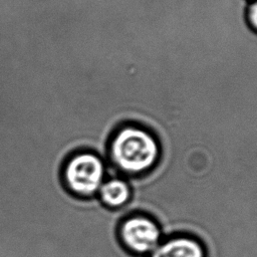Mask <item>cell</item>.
<instances>
[{
  "label": "cell",
  "instance_id": "5",
  "mask_svg": "<svg viewBox=\"0 0 257 257\" xmlns=\"http://www.w3.org/2000/svg\"><path fill=\"white\" fill-rule=\"evenodd\" d=\"M96 197L104 207L118 208L128 201L131 190L125 181L113 178L104 180Z\"/></svg>",
  "mask_w": 257,
  "mask_h": 257
},
{
  "label": "cell",
  "instance_id": "3",
  "mask_svg": "<svg viewBox=\"0 0 257 257\" xmlns=\"http://www.w3.org/2000/svg\"><path fill=\"white\" fill-rule=\"evenodd\" d=\"M119 237L128 250L141 254L149 253L161 243V230L152 219L133 216L121 223Z\"/></svg>",
  "mask_w": 257,
  "mask_h": 257
},
{
  "label": "cell",
  "instance_id": "2",
  "mask_svg": "<svg viewBox=\"0 0 257 257\" xmlns=\"http://www.w3.org/2000/svg\"><path fill=\"white\" fill-rule=\"evenodd\" d=\"M105 163L92 152H80L73 155L63 169V181L67 189L74 195L90 198L104 182Z\"/></svg>",
  "mask_w": 257,
  "mask_h": 257
},
{
  "label": "cell",
  "instance_id": "1",
  "mask_svg": "<svg viewBox=\"0 0 257 257\" xmlns=\"http://www.w3.org/2000/svg\"><path fill=\"white\" fill-rule=\"evenodd\" d=\"M107 154L118 170L127 174H140L155 166L160 156V147L150 132L128 125L112 136Z\"/></svg>",
  "mask_w": 257,
  "mask_h": 257
},
{
  "label": "cell",
  "instance_id": "6",
  "mask_svg": "<svg viewBox=\"0 0 257 257\" xmlns=\"http://www.w3.org/2000/svg\"><path fill=\"white\" fill-rule=\"evenodd\" d=\"M247 18L249 24L257 30V0L252 2L247 9Z\"/></svg>",
  "mask_w": 257,
  "mask_h": 257
},
{
  "label": "cell",
  "instance_id": "4",
  "mask_svg": "<svg viewBox=\"0 0 257 257\" xmlns=\"http://www.w3.org/2000/svg\"><path fill=\"white\" fill-rule=\"evenodd\" d=\"M151 257H205V250L197 240L178 236L160 243Z\"/></svg>",
  "mask_w": 257,
  "mask_h": 257
}]
</instances>
